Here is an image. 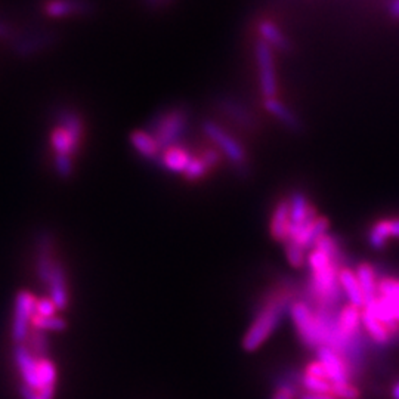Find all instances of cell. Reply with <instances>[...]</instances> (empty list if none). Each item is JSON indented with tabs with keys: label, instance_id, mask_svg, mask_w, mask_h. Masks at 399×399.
<instances>
[{
	"label": "cell",
	"instance_id": "6da1fadb",
	"mask_svg": "<svg viewBox=\"0 0 399 399\" xmlns=\"http://www.w3.org/2000/svg\"><path fill=\"white\" fill-rule=\"evenodd\" d=\"M86 126L83 117L73 108H59L55 113L49 145L54 155V169L59 177L68 179L74 173V160L83 144Z\"/></svg>",
	"mask_w": 399,
	"mask_h": 399
},
{
	"label": "cell",
	"instance_id": "7a4b0ae2",
	"mask_svg": "<svg viewBox=\"0 0 399 399\" xmlns=\"http://www.w3.org/2000/svg\"><path fill=\"white\" fill-rule=\"evenodd\" d=\"M299 296L293 285L275 288L269 293L259 308L257 315L243 338V349L246 352H255L261 347L281 323L284 315L290 311L292 303Z\"/></svg>",
	"mask_w": 399,
	"mask_h": 399
},
{
	"label": "cell",
	"instance_id": "3957f363",
	"mask_svg": "<svg viewBox=\"0 0 399 399\" xmlns=\"http://www.w3.org/2000/svg\"><path fill=\"white\" fill-rule=\"evenodd\" d=\"M189 109L185 105H172L160 109L149 120L147 131L153 135L158 147L164 149L181 145L189 125Z\"/></svg>",
	"mask_w": 399,
	"mask_h": 399
},
{
	"label": "cell",
	"instance_id": "277c9868",
	"mask_svg": "<svg viewBox=\"0 0 399 399\" xmlns=\"http://www.w3.org/2000/svg\"><path fill=\"white\" fill-rule=\"evenodd\" d=\"M203 132L211 144L215 145L228 162L231 163L233 171L238 177L243 179L252 175L248 154L243 144L235 136H233L222 126H219L216 122H212V120L203 122Z\"/></svg>",
	"mask_w": 399,
	"mask_h": 399
},
{
	"label": "cell",
	"instance_id": "5b68a950",
	"mask_svg": "<svg viewBox=\"0 0 399 399\" xmlns=\"http://www.w3.org/2000/svg\"><path fill=\"white\" fill-rule=\"evenodd\" d=\"M288 314L292 316V321L294 324L299 337H301L302 343L306 347L316 351V349L323 346L321 333H319V327L314 309L309 306L303 299H296L292 303Z\"/></svg>",
	"mask_w": 399,
	"mask_h": 399
},
{
	"label": "cell",
	"instance_id": "8992f818",
	"mask_svg": "<svg viewBox=\"0 0 399 399\" xmlns=\"http://www.w3.org/2000/svg\"><path fill=\"white\" fill-rule=\"evenodd\" d=\"M255 56L257 63L259 72V85H261V92L265 99H272L278 96V82H277V69L274 59V49L269 46L261 37L255 42Z\"/></svg>",
	"mask_w": 399,
	"mask_h": 399
},
{
	"label": "cell",
	"instance_id": "52a82bcc",
	"mask_svg": "<svg viewBox=\"0 0 399 399\" xmlns=\"http://www.w3.org/2000/svg\"><path fill=\"white\" fill-rule=\"evenodd\" d=\"M37 299L30 292H19L15 299L12 319V341L15 345L25 343L30 334V324L36 311Z\"/></svg>",
	"mask_w": 399,
	"mask_h": 399
},
{
	"label": "cell",
	"instance_id": "ba28073f",
	"mask_svg": "<svg viewBox=\"0 0 399 399\" xmlns=\"http://www.w3.org/2000/svg\"><path fill=\"white\" fill-rule=\"evenodd\" d=\"M216 107L226 118L233 120V123L239 126L247 132L257 131V120L255 114L250 111L244 103L239 99L229 96V95H221L216 98Z\"/></svg>",
	"mask_w": 399,
	"mask_h": 399
},
{
	"label": "cell",
	"instance_id": "9c48e42d",
	"mask_svg": "<svg viewBox=\"0 0 399 399\" xmlns=\"http://www.w3.org/2000/svg\"><path fill=\"white\" fill-rule=\"evenodd\" d=\"M14 359L18 367L19 376H21L23 385L34 392L40 391V380H39V370L37 361L39 358L32 352L25 343L14 346Z\"/></svg>",
	"mask_w": 399,
	"mask_h": 399
},
{
	"label": "cell",
	"instance_id": "30bf717a",
	"mask_svg": "<svg viewBox=\"0 0 399 399\" xmlns=\"http://www.w3.org/2000/svg\"><path fill=\"white\" fill-rule=\"evenodd\" d=\"M316 358L325 368L328 380L332 383H349L352 378L349 367L345 363V359L338 355L336 351L328 346H321L316 349Z\"/></svg>",
	"mask_w": 399,
	"mask_h": 399
},
{
	"label": "cell",
	"instance_id": "8fae6325",
	"mask_svg": "<svg viewBox=\"0 0 399 399\" xmlns=\"http://www.w3.org/2000/svg\"><path fill=\"white\" fill-rule=\"evenodd\" d=\"M129 142H131V147L139 157L147 160L148 163L158 166L163 151L147 129H136V131H133L129 135Z\"/></svg>",
	"mask_w": 399,
	"mask_h": 399
},
{
	"label": "cell",
	"instance_id": "7c38bea8",
	"mask_svg": "<svg viewBox=\"0 0 399 399\" xmlns=\"http://www.w3.org/2000/svg\"><path fill=\"white\" fill-rule=\"evenodd\" d=\"M92 11L89 0H45L43 12L52 18L87 15Z\"/></svg>",
	"mask_w": 399,
	"mask_h": 399
},
{
	"label": "cell",
	"instance_id": "4fadbf2b",
	"mask_svg": "<svg viewBox=\"0 0 399 399\" xmlns=\"http://www.w3.org/2000/svg\"><path fill=\"white\" fill-rule=\"evenodd\" d=\"M257 32H259V37L271 46L274 51L281 52V54H290L293 51L292 42L281 32V28L272 21V19H269V18L259 19Z\"/></svg>",
	"mask_w": 399,
	"mask_h": 399
},
{
	"label": "cell",
	"instance_id": "5bb4252c",
	"mask_svg": "<svg viewBox=\"0 0 399 399\" xmlns=\"http://www.w3.org/2000/svg\"><path fill=\"white\" fill-rule=\"evenodd\" d=\"M49 299L55 303L58 311H64L68 306V287H67V274L64 265L56 261L52 269L51 279L47 283Z\"/></svg>",
	"mask_w": 399,
	"mask_h": 399
},
{
	"label": "cell",
	"instance_id": "9a60e30c",
	"mask_svg": "<svg viewBox=\"0 0 399 399\" xmlns=\"http://www.w3.org/2000/svg\"><path fill=\"white\" fill-rule=\"evenodd\" d=\"M193 155L194 154L182 144L176 145V147H171V148L164 149V151L162 153L158 166L164 169V171L171 172V173L184 175L188 164L191 163Z\"/></svg>",
	"mask_w": 399,
	"mask_h": 399
},
{
	"label": "cell",
	"instance_id": "2e32d148",
	"mask_svg": "<svg viewBox=\"0 0 399 399\" xmlns=\"http://www.w3.org/2000/svg\"><path fill=\"white\" fill-rule=\"evenodd\" d=\"M288 229H290V200L284 197L279 200L274 208L269 231H271L275 241L284 244L288 238Z\"/></svg>",
	"mask_w": 399,
	"mask_h": 399
},
{
	"label": "cell",
	"instance_id": "e0dca14e",
	"mask_svg": "<svg viewBox=\"0 0 399 399\" xmlns=\"http://www.w3.org/2000/svg\"><path fill=\"white\" fill-rule=\"evenodd\" d=\"M263 105L266 111L274 118H277L278 122L287 129V131H290L293 133H301L303 131L301 118H299L279 98L265 99Z\"/></svg>",
	"mask_w": 399,
	"mask_h": 399
},
{
	"label": "cell",
	"instance_id": "ac0fdd59",
	"mask_svg": "<svg viewBox=\"0 0 399 399\" xmlns=\"http://www.w3.org/2000/svg\"><path fill=\"white\" fill-rule=\"evenodd\" d=\"M392 237L399 238V217L377 221L368 234V243L376 250H382Z\"/></svg>",
	"mask_w": 399,
	"mask_h": 399
},
{
	"label": "cell",
	"instance_id": "d6986e66",
	"mask_svg": "<svg viewBox=\"0 0 399 399\" xmlns=\"http://www.w3.org/2000/svg\"><path fill=\"white\" fill-rule=\"evenodd\" d=\"M338 283H341L342 292L346 296L349 303L361 309L365 306L364 294L361 290V285H359L355 271H352L351 268L342 266L341 271H338Z\"/></svg>",
	"mask_w": 399,
	"mask_h": 399
},
{
	"label": "cell",
	"instance_id": "ffe728a7",
	"mask_svg": "<svg viewBox=\"0 0 399 399\" xmlns=\"http://www.w3.org/2000/svg\"><path fill=\"white\" fill-rule=\"evenodd\" d=\"M363 327L371 337V341L378 346H386L395 338V334L389 330V327L385 325L380 319H377L370 311H367L365 308H363Z\"/></svg>",
	"mask_w": 399,
	"mask_h": 399
},
{
	"label": "cell",
	"instance_id": "44dd1931",
	"mask_svg": "<svg viewBox=\"0 0 399 399\" xmlns=\"http://www.w3.org/2000/svg\"><path fill=\"white\" fill-rule=\"evenodd\" d=\"M328 228H330L328 219L324 216H318L311 225L305 228L303 231L293 239V241H296L299 246H301L305 252L312 250L318 239L327 234Z\"/></svg>",
	"mask_w": 399,
	"mask_h": 399
},
{
	"label": "cell",
	"instance_id": "7402d4cb",
	"mask_svg": "<svg viewBox=\"0 0 399 399\" xmlns=\"http://www.w3.org/2000/svg\"><path fill=\"white\" fill-rule=\"evenodd\" d=\"M355 272L358 277L359 285H361L365 305L374 302L377 299V279L373 266L368 263H361L358 265Z\"/></svg>",
	"mask_w": 399,
	"mask_h": 399
},
{
	"label": "cell",
	"instance_id": "603a6c76",
	"mask_svg": "<svg viewBox=\"0 0 399 399\" xmlns=\"http://www.w3.org/2000/svg\"><path fill=\"white\" fill-rule=\"evenodd\" d=\"M377 296L383 297L385 301L399 306V279L385 277L377 281Z\"/></svg>",
	"mask_w": 399,
	"mask_h": 399
},
{
	"label": "cell",
	"instance_id": "cb8c5ba5",
	"mask_svg": "<svg viewBox=\"0 0 399 399\" xmlns=\"http://www.w3.org/2000/svg\"><path fill=\"white\" fill-rule=\"evenodd\" d=\"M32 324L36 328V330L40 332H63L65 330V321L63 318H59L58 315L55 316H39V315H33L32 319Z\"/></svg>",
	"mask_w": 399,
	"mask_h": 399
},
{
	"label": "cell",
	"instance_id": "d4e9b609",
	"mask_svg": "<svg viewBox=\"0 0 399 399\" xmlns=\"http://www.w3.org/2000/svg\"><path fill=\"white\" fill-rule=\"evenodd\" d=\"M208 173H211V171H208L203 160L197 154H194L191 158V163L188 164L186 171L184 172L182 176L188 182H198V181H202V179H204Z\"/></svg>",
	"mask_w": 399,
	"mask_h": 399
},
{
	"label": "cell",
	"instance_id": "484cf974",
	"mask_svg": "<svg viewBox=\"0 0 399 399\" xmlns=\"http://www.w3.org/2000/svg\"><path fill=\"white\" fill-rule=\"evenodd\" d=\"M302 387L305 389V392L332 395V382L325 380V378L302 374Z\"/></svg>",
	"mask_w": 399,
	"mask_h": 399
},
{
	"label": "cell",
	"instance_id": "4316f807",
	"mask_svg": "<svg viewBox=\"0 0 399 399\" xmlns=\"http://www.w3.org/2000/svg\"><path fill=\"white\" fill-rule=\"evenodd\" d=\"M284 250L287 261L293 268H302L305 263V250L293 239H287L284 243Z\"/></svg>",
	"mask_w": 399,
	"mask_h": 399
},
{
	"label": "cell",
	"instance_id": "83f0119b",
	"mask_svg": "<svg viewBox=\"0 0 399 399\" xmlns=\"http://www.w3.org/2000/svg\"><path fill=\"white\" fill-rule=\"evenodd\" d=\"M332 395L337 399H359V396H361V393L351 382L332 383Z\"/></svg>",
	"mask_w": 399,
	"mask_h": 399
},
{
	"label": "cell",
	"instance_id": "f1b7e54d",
	"mask_svg": "<svg viewBox=\"0 0 399 399\" xmlns=\"http://www.w3.org/2000/svg\"><path fill=\"white\" fill-rule=\"evenodd\" d=\"M56 312H58V308L55 306V303L51 301V299H49V297L37 299L34 315H39V316H55Z\"/></svg>",
	"mask_w": 399,
	"mask_h": 399
},
{
	"label": "cell",
	"instance_id": "f546056e",
	"mask_svg": "<svg viewBox=\"0 0 399 399\" xmlns=\"http://www.w3.org/2000/svg\"><path fill=\"white\" fill-rule=\"evenodd\" d=\"M305 374L308 376H312V377H319V378H325V380H328V376H327V371H325V368L324 365L318 361H311L306 368H305ZM330 382V380H328Z\"/></svg>",
	"mask_w": 399,
	"mask_h": 399
},
{
	"label": "cell",
	"instance_id": "4dcf8cb0",
	"mask_svg": "<svg viewBox=\"0 0 399 399\" xmlns=\"http://www.w3.org/2000/svg\"><path fill=\"white\" fill-rule=\"evenodd\" d=\"M296 396H299V393L296 391H293V389L278 387L272 399H294Z\"/></svg>",
	"mask_w": 399,
	"mask_h": 399
},
{
	"label": "cell",
	"instance_id": "1f68e13d",
	"mask_svg": "<svg viewBox=\"0 0 399 399\" xmlns=\"http://www.w3.org/2000/svg\"><path fill=\"white\" fill-rule=\"evenodd\" d=\"M19 395H21V399H43L37 392L32 391V389H28L24 385L19 386Z\"/></svg>",
	"mask_w": 399,
	"mask_h": 399
},
{
	"label": "cell",
	"instance_id": "d6a6232c",
	"mask_svg": "<svg viewBox=\"0 0 399 399\" xmlns=\"http://www.w3.org/2000/svg\"><path fill=\"white\" fill-rule=\"evenodd\" d=\"M299 399H337L333 395L328 393H311V392H303L299 395Z\"/></svg>",
	"mask_w": 399,
	"mask_h": 399
},
{
	"label": "cell",
	"instance_id": "836d02e7",
	"mask_svg": "<svg viewBox=\"0 0 399 399\" xmlns=\"http://www.w3.org/2000/svg\"><path fill=\"white\" fill-rule=\"evenodd\" d=\"M144 2L151 9H162L167 5H171L173 0H144Z\"/></svg>",
	"mask_w": 399,
	"mask_h": 399
},
{
	"label": "cell",
	"instance_id": "e575fe53",
	"mask_svg": "<svg viewBox=\"0 0 399 399\" xmlns=\"http://www.w3.org/2000/svg\"><path fill=\"white\" fill-rule=\"evenodd\" d=\"M12 36V30L3 19H0V39H9Z\"/></svg>",
	"mask_w": 399,
	"mask_h": 399
},
{
	"label": "cell",
	"instance_id": "d590c367",
	"mask_svg": "<svg viewBox=\"0 0 399 399\" xmlns=\"http://www.w3.org/2000/svg\"><path fill=\"white\" fill-rule=\"evenodd\" d=\"M391 14L396 18H399V0H393L391 5Z\"/></svg>",
	"mask_w": 399,
	"mask_h": 399
},
{
	"label": "cell",
	"instance_id": "8d00e7d4",
	"mask_svg": "<svg viewBox=\"0 0 399 399\" xmlns=\"http://www.w3.org/2000/svg\"><path fill=\"white\" fill-rule=\"evenodd\" d=\"M392 396L393 399H399V383H396L392 389Z\"/></svg>",
	"mask_w": 399,
	"mask_h": 399
}]
</instances>
